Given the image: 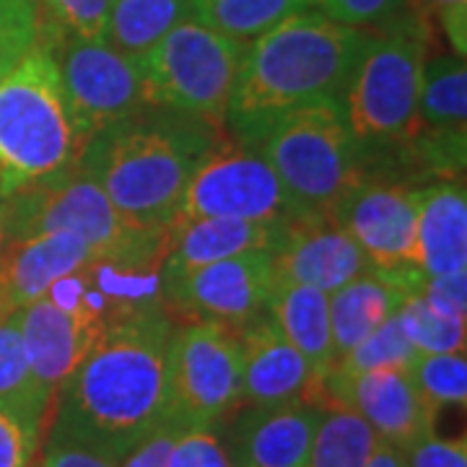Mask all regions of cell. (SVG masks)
Returning <instances> with one entry per match:
<instances>
[{"mask_svg": "<svg viewBox=\"0 0 467 467\" xmlns=\"http://www.w3.org/2000/svg\"><path fill=\"white\" fill-rule=\"evenodd\" d=\"M429 45L431 34L413 14H398L368 36L343 94V117L364 167L377 153L400 156L416 135Z\"/></svg>", "mask_w": 467, "mask_h": 467, "instance_id": "6", "label": "cell"}, {"mask_svg": "<svg viewBox=\"0 0 467 467\" xmlns=\"http://www.w3.org/2000/svg\"><path fill=\"white\" fill-rule=\"evenodd\" d=\"M242 350V402L273 408L285 402L317 400L322 377L294 348L265 312L239 330Z\"/></svg>", "mask_w": 467, "mask_h": 467, "instance_id": "16", "label": "cell"}, {"mask_svg": "<svg viewBox=\"0 0 467 467\" xmlns=\"http://www.w3.org/2000/svg\"><path fill=\"white\" fill-rule=\"evenodd\" d=\"M291 221L201 218L169 226L161 247L159 278H171L244 252H278Z\"/></svg>", "mask_w": 467, "mask_h": 467, "instance_id": "20", "label": "cell"}, {"mask_svg": "<svg viewBox=\"0 0 467 467\" xmlns=\"http://www.w3.org/2000/svg\"><path fill=\"white\" fill-rule=\"evenodd\" d=\"M47 45L57 60L81 150L97 133L150 107L140 57L119 52L107 39H57Z\"/></svg>", "mask_w": 467, "mask_h": 467, "instance_id": "11", "label": "cell"}, {"mask_svg": "<svg viewBox=\"0 0 467 467\" xmlns=\"http://www.w3.org/2000/svg\"><path fill=\"white\" fill-rule=\"evenodd\" d=\"M5 242H8V239H5V234L0 232V252H3V247H5Z\"/></svg>", "mask_w": 467, "mask_h": 467, "instance_id": "42", "label": "cell"}, {"mask_svg": "<svg viewBox=\"0 0 467 467\" xmlns=\"http://www.w3.org/2000/svg\"><path fill=\"white\" fill-rule=\"evenodd\" d=\"M42 431L34 420L0 405V467H32Z\"/></svg>", "mask_w": 467, "mask_h": 467, "instance_id": "33", "label": "cell"}, {"mask_svg": "<svg viewBox=\"0 0 467 467\" xmlns=\"http://www.w3.org/2000/svg\"><path fill=\"white\" fill-rule=\"evenodd\" d=\"M275 281L312 285L333 294L371 270V263L350 234L330 216H306L288 223L281 250L273 252Z\"/></svg>", "mask_w": 467, "mask_h": 467, "instance_id": "17", "label": "cell"}, {"mask_svg": "<svg viewBox=\"0 0 467 467\" xmlns=\"http://www.w3.org/2000/svg\"><path fill=\"white\" fill-rule=\"evenodd\" d=\"M167 467H234L216 429H184L177 436Z\"/></svg>", "mask_w": 467, "mask_h": 467, "instance_id": "35", "label": "cell"}, {"mask_svg": "<svg viewBox=\"0 0 467 467\" xmlns=\"http://www.w3.org/2000/svg\"><path fill=\"white\" fill-rule=\"evenodd\" d=\"M410 14L426 26V32L444 34L451 55H467V0H408Z\"/></svg>", "mask_w": 467, "mask_h": 467, "instance_id": "32", "label": "cell"}, {"mask_svg": "<svg viewBox=\"0 0 467 467\" xmlns=\"http://www.w3.org/2000/svg\"><path fill=\"white\" fill-rule=\"evenodd\" d=\"M39 39V29H16V32H0V84L3 78L16 67V63L32 50Z\"/></svg>", "mask_w": 467, "mask_h": 467, "instance_id": "39", "label": "cell"}, {"mask_svg": "<svg viewBox=\"0 0 467 467\" xmlns=\"http://www.w3.org/2000/svg\"><path fill=\"white\" fill-rule=\"evenodd\" d=\"M0 232L5 239L50 232L76 234L104 263L128 270H149L161 263L164 247V234L130 221L78 167L3 195Z\"/></svg>", "mask_w": 467, "mask_h": 467, "instance_id": "7", "label": "cell"}, {"mask_svg": "<svg viewBox=\"0 0 467 467\" xmlns=\"http://www.w3.org/2000/svg\"><path fill=\"white\" fill-rule=\"evenodd\" d=\"M371 32L337 24L315 8L284 18L247 42L226 122L340 101Z\"/></svg>", "mask_w": 467, "mask_h": 467, "instance_id": "3", "label": "cell"}, {"mask_svg": "<svg viewBox=\"0 0 467 467\" xmlns=\"http://www.w3.org/2000/svg\"><path fill=\"white\" fill-rule=\"evenodd\" d=\"M52 398L34 379L24 340L18 312L0 315V405L16 410L36 426H47L52 413Z\"/></svg>", "mask_w": 467, "mask_h": 467, "instance_id": "24", "label": "cell"}, {"mask_svg": "<svg viewBox=\"0 0 467 467\" xmlns=\"http://www.w3.org/2000/svg\"><path fill=\"white\" fill-rule=\"evenodd\" d=\"M242 402L239 335L216 322H190L167 350V420L216 429Z\"/></svg>", "mask_w": 467, "mask_h": 467, "instance_id": "9", "label": "cell"}, {"mask_svg": "<svg viewBox=\"0 0 467 467\" xmlns=\"http://www.w3.org/2000/svg\"><path fill=\"white\" fill-rule=\"evenodd\" d=\"M402 333L418 353H462L467 322L439 312L418 291H408L398 309Z\"/></svg>", "mask_w": 467, "mask_h": 467, "instance_id": "28", "label": "cell"}, {"mask_svg": "<svg viewBox=\"0 0 467 467\" xmlns=\"http://www.w3.org/2000/svg\"><path fill=\"white\" fill-rule=\"evenodd\" d=\"M306 216L312 213L291 198L263 156L223 138L190 177L171 226L201 218L299 221Z\"/></svg>", "mask_w": 467, "mask_h": 467, "instance_id": "10", "label": "cell"}, {"mask_svg": "<svg viewBox=\"0 0 467 467\" xmlns=\"http://www.w3.org/2000/svg\"><path fill=\"white\" fill-rule=\"evenodd\" d=\"M182 426L171 423V420H161L153 431L143 436L133 450H128L122 454L119 465L117 467H167L169 454L174 450L177 436L182 434Z\"/></svg>", "mask_w": 467, "mask_h": 467, "instance_id": "38", "label": "cell"}, {"mask_svg": "<svg viewBox=\"0 0 467 467\" xmlns=\"http://www.w3.org/2000/svg\"><path fill=\"white\" fill-rule=\"evenodd\" d=\"M234 128L239 143L263 156L291 198L312 216H330L335 202L367 180L364 156L340 101L309 104Z\"/></svg>", "mask_w": 467, "mask_h": 467, "instance_id": "4", "label": "cell"}, {"mask_svg": "<svg viewBox=\"0 0 467 467\" xmlns=\"http://www.w3.org/2000/svg\"><path fill=\"white\" fill-rule=\"evenodd\" d=\"M265 315L278 333L317 368L319 377L330 374L335 367V343L327 294L312 285L275 281L265 301Z\"/></svg>", "mask_w": 467, "mask_h": 467, "instance_id": "23", "label": "cell"}, {"mask_svg": "<svg viewBox=\"0 0 467 467\" xmlns=\"http://www.w3.org/2000/svg\"><path fill=\"white\" fill-rule=\"evenodd\" d=\"M322 418L315 431L309 467H367L379 436L356 410L333 400L319 402Z\"/></svg>", "mask_w": 467, "mask_h": 467, "instance_id": "25", "label": "cell"}, {"mask_svg": "<svg viewBox=\"0 0 467 467\" xmlns=\"http://www.w3.org/2000/svg\"><path fill=\"white\" fill-rule=\"evenodd\" d=\"M115 0H36L39 39H107Z\"/></svg>", "mask_w": 467, "mask_h": 467, "instance_id": "29", "label": "cell"}, {"mask_svg": "<svg viewBox=\"0 0 467 467\" xmlns=\"http://www.w3.org/2000/svg\"><path fill=\"white\" fill-rule=\"evenodd\" d=\"M78 156L57 60L36 39L0 84V198L63 174Z\"/></svg>", "mask_w": 467, "mask_h": 467, "instance_id": "5", "label": "cell"}, {"mask_svg": "<svg viewBox=\"0 0 467 467\" xmlns=\"http://www.w3.org/2000/svg\"><path fill=\"white\" fill-rule=\"evenodd\" d=\"M244 50L247 42L182 18L140 57L146 99L223 130Z\"/></svg>", "mask_w": 467, "mask_h": 467, "instance_id": "8", "label": "cell"}, {"mask_svg": "<svg viewBox=\"0 0 467 467\" xmlns=\"http://www.w3.org/2000/svg\"><path fill=\"white\" fill-rule=\"evenodd\" d=\"M319 418L322 405L315 400L244 410L232 429V465L309 467Z\"/></svg>", "mask_w": 467, "mask_h": 467, "instance_id": "19", "label": "cell"}, {"mask_svg": "<svg viewBox=\"0 0 467 467\" xmlns=\"http://www.w3.org/2000/svg\"><path fill=\"white\" fill-rule=\"evenodd\" d=\"M273 285V252H244L171 278H161V304L180 309L195 322H216L239 333L247 322L265 312Z\"/></svg>", "mask_w": 467, "mask_h": 467, "instance_id": "12", "label": "cell"}, {"mask_svg": "<svg viewBox=\"0 0 467 467\" xmlns=\"http://www.w3.org/2000/svg\"><path fill=\"white\" fill-rule=\"evenodd\" d=\"M221 133L195 117L146 107L94 135L76 167L138 226L167 234L184 187L223 140Z\"/></svg>", "mask_w": 467, "mask_h": 467, "instance_id": "2", "label": "cell"}, {"mask_svg": "<svg viewBox=\"0 0 467 467\" xmlns=\"http://www.w3.org/2000/svg\"><path fill=\"white\" fill-rule=\"evenodd\" d=\"M330 218L350 234L371 267H418V187L364 180L335 202Z\"/></svg>", "mask_w": 467, "mask_h": 467, "instance_id": "14", "label": "cell"}, {"mask_svg": "<svg viewBox=\"0 0 467 467\" xmlns=\"http://www.w3.org/2000/svg\"><path fill=\"white\" fill-rule=\"evenodd\" d=\"M467 146V67L465 57H426L418 97V128L400 156L420 174L462 180Z\"/></svg>", "mask_w": 467, "mask_h": 467, "instance_id": "13", "label": "cell"}, {"mask_svg": "<svg viewBox=\"0 0 467 467\" xmlns=\"http://www.w3.org/2000/svg\"><path fill=\"white\" fill-rule=\"evenodd\" d=\"M119 460L112 454L86 444L57 426L47 429V439L42 444L39 467H117Z\"/></svg>", "mask_w": 467, "mask_h": 467, "instance_id": "34", "label": "cell"}, {"mask_svg": "<svg viewBox=\"0 0 467 467\" xmlns=\"http://www.w3.org/2000/svg\"><path fill=\"white\" fill-rule=\"evenodd\" d=\"M325 400L356 410L379 441L400 451L434 434L436 410L423 400L410 374L400 368H379L353 377L330 371L319 382L317 402Z\"/></svg>", "mask_w": 467, "mask_h": 467, "instance_id": "15", "label": "cell"}, {"mask_svg": "<svg viewBox=\"0 0 467 467\" xmlns=\"http://www.w3.org/2000/svg\"><path fill=\"white\" fill-rule=\"evenodd\" d=\"M367 467H402V451L379 441V447L368 457Z\"/></svg>", "mask_w": 467, "mask_h": 467, "instance_id": "41", "label": "cell"}, {"mask_svg": "<svg viewBox=\"0 0 467 467\" xmlns=\"http://www.w3.org/2000/svg\"><path fill=\"white\" fill-rule=\"evenodd\" d=\"M402 467H467V441L429 434L402 450Z\"/></svg>", "mask_w": 467, "mask_h": 467, "instance_id": "37", "label": "cell"}, {"mask_svg": "<svg viewBox=\"0 0 467 467\" xmlns=\"http://www.w3.org/2000/svg\"><path fill=\"white\" fill-rule=\"evenodd\" d=\"M39 29L36 0H0V32Z\"/></svg>", "mask_w": 467, "mask_h": 467, "instance_id": "40", "label": "cell"}, {"mask_svg": "<svg viewBox=\"0 0 467 467\" xmlns=\"http://www.w3.org/2000/svg\"><path fill=\"white\" fill-rule=\"evenodd\" d=\"M312 3L319 14H325L337 24L371 29L398 16L408 0H312Z\"/></svg>", "mask_w": 467, "mask_h": 467, "instance_id": "36", "label": "cell"}, {"mask_svg": "<svg viewBox=\"0 0 467 467\" xmlns=\"http://www.w3.org/2000/svg\"><path fill=\"white\" fill-rule=\"evenodd\" d=\"M190 16L211 26L213 32L252 42L270 32L284 18L315 8L312 0H187Z\"/></svg>", "mask_w": 467, "mask_h": 467, "instance_id": "26", "label": "cell"}, {"mask_svg": "<svg viewBox=\"0 0 467 467\" xmlns=\"http://www.w3.org/2000/svg\"><path fill=\"white\" fill-rule=\"evenodd\" d=\"M418 267L426 275L467 273L465 182L418 187Z\"/></svg>", "mask_w": 467, "mask_h": 467, "instance_id": "21", "label": "cell"}, {"mask_svg": "<svg viewBox=\"0 0 467 467\" xmlns=\"http://www.w3.org/2000/svg\"><path fill=\"white\" fill-rule=\"evenodd\" d=\"M171 333L161 301H135L119 309L55 395L47 423L122 460L167 418Z\"/></svg>", "mask_w": 467, "mask_h": 467, "instance_id": "1", "label": "cell"}, {"mask_svg": "<svg viewBox=\"0 0 467 467\" xmlns=\"http://www.w3.org/2000/svg\"><path fill=\"white\" fill-rule=\"evenodd\" d=\"M187 16V0H115L107 42L125 55L143 57L171 26Z\"/></svg>", "mask_w": 467, "mask_h": 467, "instance_id": "27", "label": "cell"}, {"mask_svg": "<svg viewBox=\"0 0 467 467\" xmlns=\"http://www.w3.org/2000/svg\"><path fill=\"white\" fill-rule=\"evenodd\" d=\"M97 263L104 260L76 234L50 232L8 239L0 252V315L21 312L57 281Z\"/></svg>", "mask_w": 467, "mask_h": 467, "instance_id": "18", "label": "cell"}, {"mask_svg": "<svg viewBox=\"0 0 467 467\" xmlns=\"http://www.w3.org/2000/svg\"><path fill=\"white\" fill-rule=\"evenodd\" d=\"M410 379L416 382L423 400L434 408H462L467 402V358L462 353H418L410 367Z\"/></svg>", "mask_w": 467, "mask_h": 467, "instance_id": "31", "label": "cell"}, {"mask_svg": "<svg viewBox=\"0 0 467 467\" xmlns=\"http://www.w3.org/2000/svg\"><path fill=\"white\" fill-rule=\"evenodd\" d=\"M416 358L418 350L405 337L398 317H389L382 327H377L358 346H353L348 353H343L330 371L340 374V377L367 374V371H379V368L410 371V367L416 364Z\"/></svg>", "mask_w": 467, "mask_h": 467, "instance_id": "30", "label": "cell"}, {"mask_svg": "<svg viewBox=\"0 0 467 467\" xmlns=\"http://www.w3.org/2000/svg\"><path fill=\"white\" fill-rule=\"evenodd\" d=\"M405 273L402 270H377L353 278L337 291L327 294L330 306V330H333L335 361L358 346L364 337L382 327L389 317L398 315L405 299Z\"/></svg>", "mask_w": 467, "mask_h": 467, "instance_id": "22", "label": "cell"}]
</instances>
